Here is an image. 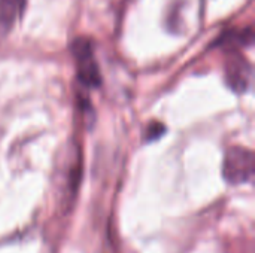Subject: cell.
Here are the masks:
<instances>
[{"mask_svg": "<svg viewBox=\"0 0 255 253\" xmlns=\"http://www.w3.org/2000/svg\"><path fill=\"white\" fill-rule=\"evenodd\" d=\"M72 54L76 61L78 79L85 88H97L102 84L100 69L94 58L93 43L88 37H76L72 42Z\"/></svg>", "mask_w": 255, "mask_h": 253, "instance_id": "obj_1", "label": "cell"}, {"mask_svg": "<svg viewBox=\"0 0 255 253\" xmlns=\"http://www.w3.org/2000/svg\"><path fill=\"white\" fill-rule=\"evenodd\" d=\"M254 154L253 151L233 146L226 152L223 174L224 179L232 185L248 183L254 177Z\"/></svg>", "mask_w": 255, "mask_h": 253, "instance_id": "obj_2", "label": "cell"}, {"mask_svg": "<svg viewBox=\"0 0 255 253\" xmlns=\"http://www.w3.org/2000/svg\"><path fill=\"white\" fill-rule=\"evenodd\" d=\"M226 82L238 94L247 92L253 84V66L239 52L232 51L226 60Z\"/></svg>", "mask_w": 255, "mask_h": 253, "instance_id": "obj_3", "label": "cell"}, {"mask_svg": "<svg viewBox=\"0 0 255 253\" xmlns=\"http://www.w3.org/2000/svg\"><path fill=\"white\" fill-rule=\"evenodd\" d=\"M25 0H0V42L9 34L15 21L21 16Z\"/></svg>", "mask_w": 255, "mask_h": 253, "instance_id": "obj_4", "label": "cell"}, {"mask_svg": "<svg viewBox=\"0 0 255 253\" xmlns=\"http://www.w3.org/2000/svg\"><path fill=\"white\" fill-rule=\"evenodd\" d=\"M164 125L163 124H160V122H152V124H149L148 125V128L145 130V140H148V142H152V140H157L158 137H161L163 136V133H164Z\"/></svg>", "mask_w": 255, "mask_h": 253, "instance_id": "obj_5", "label": "cell"}]
</instances>
